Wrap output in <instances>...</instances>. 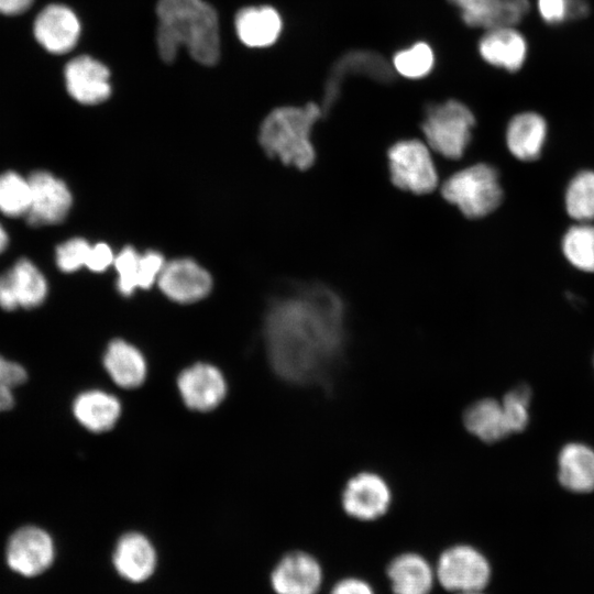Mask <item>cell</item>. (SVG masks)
<instances>
[{
  "label": "cell",
  "mask_w": 594,
  "mask_h": 594,
  "mask_svg": "<svg viewBox=\"0 0 594 594\" xmlns=\"http://www.w3.org/2000/svg\"><path fill=\"white\" fill-rule=\"evenodd\" d=\"M263 340L275 374L292 384H323L346 342V309L338 292L321 283L296 286L272 299Z\"/></svg>",
  "instance_id": "cell-1"
},
{
  "label": "cell",
  "mask_w": 594,
  "mask_h": 594,
  "mask_svg": "<svg viewBox=\"0 0 594 594\" xmlns=\"http://www.w3.org/2000/svg\"><path fill=\"white\" fill-rule=\"evenodd\" d=\"M156 43L161 58L173 63L185 46L205 66L220 57L219 22L216 9L204 0H158Z\"/></svg>",
  "instance_id": "cell-2"
},
{
  "label": "cell",
  "mask_w": 594,
  "mask_h": 594,
  "mask_svg": "<svg viewBox=\"0 0 594 594\" xmlns=\"http://www.w3.org/2000/svg\"><path fill=\"white\" fill-rule=\"evenodd\" d=\"M323 116L320 105L283 106L272 110L260 127L258 141L264 152L283 164L305 170L316 160L311 132Z\"/></svg>",
  "instance_id": "cell-3"
},
{
  "label": "cell",
  "mask_w": 594,
  "mask_h": 594,
  "mask_svg": "<svg viewBox=\"0 0 594 594\" xmlns=\"http://www.w3.org/2000/svg\"><path fill=\"white\" fill-rule=\"evenodd\" d=\"M441 194L470 219L490 215L503 200L498 172L486 163H477L452 174L443 183Z\"/></svg>",
  "instance_id": "cell-4"
},
{
  "label": "cell",
  "mask_w": 594,
  "mask_h": 594,
  "mask_svg": "<svg viewBox=\"0 0 594 594\" xmlns=\"http://www.w3.org/2000/svg\"><path fill=\"white\" fill-rule=\"evenodd\" d=\"M474 125L472 111L454 99L428 106L421 122L430 147L450 160H458L464 154Z\"/></svg>",
  "instance_id": "cell-5"
},
{
  "label": "cell",
  "mask_w": 594,
  "mask_h": 594,
  "mask_svg": "<svg viewBox=\"0 0 594 594\" xmlns=\"http://www.w3.org/2000/svg\"><path fill=\"white\" fill-rule=\"evenodd\" d=\"M392 183L413 194L431 193L438 174L428 147L419 140H400L387 151Z\"/></svg>",
  "instance_id": "cell-6"
},
{
  "label": "cell",
  "mask_w": 594,
  "mask_h": 594,
  "mask_svg": "<svg viewBox=\"0 0 594 594\" xmlns=\"http://www.w3.org/2000/svg\"><path fill=\"white\" fill-rule=\"evenodd\" d=\"M351 75H362L381 84L395 79L393 65L380 53L371 50H352L341 55L331 66L324 84L320 105L328 114L338 101L344 79Z\"/></svg>",
  "instance_id": "cell-7"
},
{
  "label": "cell",
  "mask_w": 594,
  "mask_h": 594,
  "mask_svg": "<svg viewBox=\"0 0 594 594\" xmlns=\"http://www.w3.org/2000/svg\"><path fill=\"white\" fill-rule=\"evenodd\" d=\"M490 574L487 560L471 546L451 547L438 561L437 576L448 591L457 593L482 591L488 583Z\"/></svg>",
  "instance_id": "cell-8"
},
{
  "label": "cell",
  "mask_w": 594,
  "mask_h": 594,
  "mask_svg": "<svg viewBox=\"0 0 594 594\" xmlns=\"http://www.w3.org/2000/svg\"><path fill=\"white\" fill-rule=\"evenodd\" d=\"M28 178L31 186V204L25 216L28 222L36 227L64 221L73 205L66 183L46 170H36Z\"/></svg>",
  "instance_id": "cell-9"
},
{
  "label": "cell",
  "mask_w": 594,
  "mask_h": 594,
  "mask_svg": "<svg viewBox=\"0 0 594 594\" xmlns=\"http://www.w3.org/2000/svg\"><path fill=\"white\" fill-rule=\"evenodd\" d=\"M341 503L349 516L360 520H374L388 510L392 491L381 475L365 471L346 482Z\"/></svg>",
  "instance_id": "cell-10"
},
{
  "label": "cell",
  "mask_w": 594,
  "mask_h": 594,
  "mask_svg": "<svg viewBox=\"0 0 594 594\" xmlns=\"http://www.w3.org/2000/svg\"><path fill=\"white\" fill-rule=\"evenodd\" d=\"M157 285L168 299L178 304H193L210 294L213 280L198 262L182 257L165 263Z\"/></svg>",
  "instance_id": "cell-11"
},
{
  "label": "cell",
  "mask_w": 594,
  "mask_h": 594,
  "mask_svg": "<svg viewBox=\"0 0 594 594\" xmlns=\"http://www.w3.org/2000/svg\"><path fill=\"white\" fill-rule=\"evenodd\" d=\"M54 557L53 539L38 527H22L8 541L7 562L13 571L24 576H34L46 571Z\"/></svg>",
  "instance_id": "cell-12"
},
{
  "label": "cell",
  "mask_w": 594,
  "mask_h": 594,
  "mask_svg": "<svg viewBox=\"0 0 594 594\" xmlns=\"http://www.w3.org/2000/svg\"><path fill=\"white\" fill-rule=\"evenodd\" d=\"M177 388L188 408L197 411H209L224 399L227 382L217 366L199 362L179 373Z\"/></svg>",
  "instance_id": "cell-13"
},
{
  "label": "cell",
  "mask_w": 594,
  "mask_h": 594,
  "mask_svg": "<svg viewBox=\"0 0 594 594\" xmlns=\"http://www.w3.org/2000/svg\"><path fill=\"white\" fill-rule=\"evenodd\" d=\"M69 96L81 105L94 106L111 95L110 72L99 61L88 55L70 59L64 70Z\"/></svg>",
  "instance_id": "cell-14"
},
{
  "label": "cell",
  "mask_w": 594,
  "mask_h": 594,
  "mask_svg": "<svg viewBox=\"0 0 594 594\" xmlns=\"http://www.w3.org/2000/svg\"><path fill=\"white\" fill-rule=\"evenodd\" d=\"M165 263L163 254L158 251L148 250L140 253L132 245H125L113 262L118 293L123 297H130L136 289H150L157 283Z\"/></svg>",
  "instance_id": "cell-15"
},
{
  "label": "cell",
  "mask_w": 594,
  "mask_h": 594,
  "mask_svg": "<svg viewBox=\"0 0 594 594\" xmlns=\"http://www.w3.org/2000/svg\"><path fill=\"white\" fill-rule=\"evenodd\" d=\"M33 33L37 43L53 54L72 51L80 35V23L75 12L63 4H50L36 16Z\"/></svg>",
  "instance_id": "cell-16"
},
{
  "label": "cell",
  "mask_w": 594,
  "mask_h": 594,
  "mask_svg": "<svg viewBox=\"0 0 594 594\" xmlns=\"http://www.w3.org/2000/svg\"><path fill=\"white\" fill-rule=\"evenodd\" d=\"M471 28L485 31L502 26H515L529 12L528 0H448Z\"/></svg>",
  "instance_id": "cell-17"
},
{
  "label": "cell",
  "mask_w": 594,
  "mask_h": 594,
  "mask_svg": "<svg viewBox=\"0 0 594 594\" xmlns=\"http://www.w3.org/2000/svg\"><path fill=\"white\" fill-rule=\"evenodd\" d=\"M321 580V568L317 560L301 551L284 556L271 575L276 594H316Z\"/></svg>",
  "instance_id": "cell-18"
},
{
  "label": "cell",
  "mask_w": 594,
  "mask_h": 594,
  "mask_svg": "<svg viewBox=\"0 0 594 594\" xmlns=\"http://www.w3.org/2000/svg\"><path fill=\"white\" fill-rule=\"evenodd\" d=\"M112 562L124 580L140 583L146 581L156 568V551L143 534L130 531L122 535L114 547Z\"/></svg>",
  "instance_id": "cell-19"
},
{
  "label": "cell",
  "mask_w": 594,
  "mask_h": 594,
  "mask_svg": "<svg viewBox=\"0 0 594 594\" xmlns=\"http://www.w3.org/2000/svg\"><path fill=\"white\" fill-rule=\"evenodd\" d=\"M479 53L490 65L514 73L525 63L527 43L514 26L491 29L480 38Z\"/></svg>",
  "instance_id": "cell-20"
},
{
  "label": "cell",
  "mask_w": 594,
  "mask_h": 594,
  "mask_svg": "<svg viewBox=\"0 0 594 594\" xmlns=\"http://www.w3.org/2000/svg\"><path fill=\"white\" fill-rule=\"evenodd\" d=\"M548 127L542 116L525 111L514 116L506 129V144L509 152L519 161L532 162L540 157Z\"/></svg>",
  "instance_id": "cell-21"
},
{
  "label": "cell",
  "mask_w": 594,
  "mask_h": 594,
  "mask_svg": "<svg viewBox=\"0 0 594 594\" xmlns=\"http://www.w3.org/2000/svg\"><path fill=\"white\" fill-rule=\"evenodd\" d=\"M102 362L111 380L123 388L139 387L146 378L145 356L123 339H113L108 343Z\"/></svg>",
  "instance_id": "cell-22"
},
{
  "label": "cell",
  "mask_w": 594,
  "mask_h": 594,
  "mask_svg": "<svg viewBox=\"0 0 594 594\" xmlns=\"http://www.w3.org/2000/svg\"><path fill=\"white\" fill-rule=\"evenodd\" d=\"M234 26L240 41L253 48L274 44L282 31L279 13L270 6L245 7L238 11Z\"/></svg>",
  "instance_id": "cell-23"
},
{
  "label": "cell",
  "mask_w": 594,
  "mask_h": 594,
  "mask_svg": "<svg viewBox=\"0 0 594 594\" xmlns=\"http://www.w3.org/2000/svg\"><path fill=\"white\" fill-rule=\"evenodd\" d=\"M73 414L87 430L103 432L117 424L121 415V403L108 392L88 389L74 399Z\"/></svg>",
  "instance_id": "cell-24"
},
{
  "label": "cell",
  "mask_w": 594,
  "mask_h": 594,
  "mask_svg": "<svg viewBox=\"0 0 594 594\" xmlns=\"http://www.w3.org/2000/svg\"><path fill=\"white\" fill-rule=\"evenodd\" d=\"M558 479L570 492L594 491V450L580 442L565 444L558 457Z\"/></svg>",
  "instance_id": "cell-25"
},
{
  "label": "cell",
  "mask_w": 594,
  "mask_h": 594,
  "mask_svg": "<svg viewBox=\"0 0 594 594\" xmlns=\"http://www.w3.org/2000/svg\"><path fill=\"white\" fill-rule=\"evenodd\" d=\"M466 430L486 443L497 442L510 435L502 403L482 398L471 404L463 414Z\"/></svg>",
  "instance_id": "cell-26"
},
{
  "label": "cell",
  "mask_w": 594,
  "mask_h": 594,
  "mask_svg": "<svg viewBox=\"0 0 594 594\" xmlns=\"http://www.w3.org/2000/svg\"><path fill=\"white\" fill-rule=\"evenodd\" d=\"M395 594H429L433 574L429 563L419 554L396 557L387 569Z\"/></svg>",
  "instance_id": "cell-27"
},
{
  "label": "cell",
  "mask_w": 594,
  "mask_h": 594,
  "mask_svg": "<svg viewBox=\"0 0 594 594\" xmlns=\"http://www.w3.org/2000/svg\"><path fill=\"white\" fill-rule=\"evenodd\" d=\"M19 307H38L46 298L48 285L45 276L28 258H21L7 272Z\"/></svg>",
  "instance_id": "cell-28"
},
{
  "label": "cell",
  "mask_w": 594,
  "mask_h": 594,
  "mask_svg": "<svg viewBox=\"0 0 594 594\" xmlns=\"http://www.w3.org/2000/svg\"><path fill=\"white\" fill-rule=\"evenodd\" d=\"M561 250L576 270L594 273V224L576 222L562 237Z\"/></svg>",
  "instance_id": "cell-29"
},
{
  "label": "cell",
  "mask_w": 594,
  "mask_h": 594,
  "mask_svg": "<svg viewBox=\"0 0 594 594\" xmlns=\"http://www.w3.org/2000/svg\"><path fill=\"white\" fill-rule=\"evenodd\" d=\"M564 206L576 222L594 221V170H581L573 176L564 193Z\"/></svg>",
  "instance_id": "cell-30"
},
{
  "label": "cell",
  "mask_w": 594,
  "mask_h": 594,
  "mask_svg": "<svg viewBox=\"0 0 594 594\" xmlns=\"http://www.w3.org/2000/svg\"><path fill=\"white\" fill-rule=\"evenodd\" d=\"M30 204L29 178L12 170L0 174V212L8 217L26 216Z\"/></svg>",
  "instance_id": "cell-31"
},
{
  "label": "cell",
  "mask_w": 594,
  "mask_h": 594,
  "mask_svg": "<svg viewBox=\"0 0 594 594\" xmlns=\"http://www.w3.org/2000/svg\"><path fill=\"white\" fill-rule=\"evenodd\" d=\"M395 73L410 79L427 76L433 68L435 54L425 42H418L410 47L397 52L392 62Z\"/></svg>",
  "instance_id": "cell-32"
},
{
  "label": "cell",
  "mask_w": 594,
  "mask_h": 594,
  "mask_svg": "<svg viewBox=\"0 0 594 594\" xmlns=\"http://www.w3.org/2000/svg\"><path fill=\"white\" fill-rule=\"evenodd\" d=\"M531 391L527 385H518L501 400L510 433L524 431L529 421Z\"/></svg>",
  "instance_id": "cell-33"
},
{
  "label": "cell",
  "mask_w": 594,
  "mask_h": 594,
  "mask_svg": "<svg viewBox=\"0 0 594 594\" xmlns=\"http://www.w3.org/2000/svg\"><path fill=\"white\" fill-rule=\"evenodd\" d=\"M94 245L84 238H72L56 248L55 261L64 273H73L88 267Z\"/></svg>",
  "instance_id": "cell-34"
},
{
  "label": "cell",
  "mask_w": 594,
  "mask_h": 594,
  "mask_svg": "<svg viewBox=\"0 0 594 594\" xmlns=\"http://www.w3.org/2000/svg\"><path fill=\"white\" fill-rule=\"evenodd\" d=\"M537 9L548 24L584 18L588 12L586 0H537Z\"/></svg>",
  "instance_id": "cell-35"
},
{
  "label": "cell",
  "mask_w": 594,
  "mask_h": 594,
  "mask_svg": "<svg viewBox=\"0 0 594 594\" xmlns=\"http://www.w3.org/2000/svg\"><path fill=\"white\" fill-rule=\"evenodd\" d=\"M28 378L24 367L0 355V381L11 388L23 384Z\"/></svg>",
  "instance_id": "cell-36"
},
{
  "label": "cell",
  "mask_w": 594,
  "mask_h": 594,
  "mask_svg": "<svg viewBox=\"0 0 594 594\" xmlns=\"http://www.w3.org/2000/svg\"><path fill=\"white\" fill-rule=\"evenodd\" d=\"M331 594H374L367 583L358 579H345L336 584Z\"/></svg>",
  "instance_id": "cell-37"
},
{
  "label": "cell",
  "mask_w": 594,
  "mask_h": 594,
  "mask_svg": "<svg viewBox=\"0 0 594 594\" xmlns=\"http://www.w3.org/2000/svg\"><path fill=\"white\" fill-rule=\"evenodd\" d=\"M0 307L4 310H14L19 307L7 272L0 275Z\"/></svg>",
  "instance_id": "cell-38"
},
{
  "label": "cell",
  "mask_w": 594,
  "mask_h": 594,
  "mask_svg": "<svg viewBox=\"0 0 594 594\" xmlns=\"http://www.w3.org/2000/svg\"><path fill=\"white\" fill-rule=\"evenodd\" d=\"M33 0H0V13L4 15H16L26 11Z\"/></svg>",
  "instance_id": "cell-39"
},
{
  "label": "cell",
  "mask_w": 594,
  "mask_h": 594,
  "mask_svg": "<svg viewBox=\"0 0 594 594\" xmlns=\"http://www.w3.org/2000/svg\"><path fill=\"white\" fill-rule=\"evenodd\" d=\"M14 404L12 388L0 381V411L10 409Z\"/></svg>",
  "instance_id": "cell-40"
},
{
  "label": "cell",
  "mask_w": 594,
  "mask_h": 594,
  "mask_svg": "<svg viewBox=\"0 0 594 594\" xmlns=\"http://www.w3.org/2000/svg\"><path fill=\"white\" fill-rule=\"evenodd\" d=\"M8 245V234L4 228L0 224V253L4 251Z\"/></svg>",
  "instance_id": "cell-41"
},
{
  "label": "cell",
  "mask_w": 594,
  "mask_h": 594,
  "mask_svg": "<svg viewBox=\"0 0 594 594\" xmlns=\"http://www.w3.org/2000/svg\"><path fill=\"white\" fill-rule=\"evenodd\" d=\"M458 594H482L481 591L479 592H468V593H458Z\"/></svg>",
  "instance_id": "cell-42"
}]
</instances>
